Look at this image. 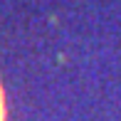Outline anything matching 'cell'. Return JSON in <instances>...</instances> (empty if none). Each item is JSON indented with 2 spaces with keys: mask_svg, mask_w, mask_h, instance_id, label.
Listing matches in <instances>:
<instances>
[{
  "mask_svg": "<svg viewBox=\"0 0 121 121\" xmlns=\"http://www.w3.org/2000/svg\"><path fill=\"white\" fill-rule=\"evenodd\" d=\"M5 119V104H3V89H0V121Z\"/></svg>",
  "mask_w": 121,
  "mask_h": 121,
  "instance_id": "obj_1",
  "label": "cell"
}]
</instances>
